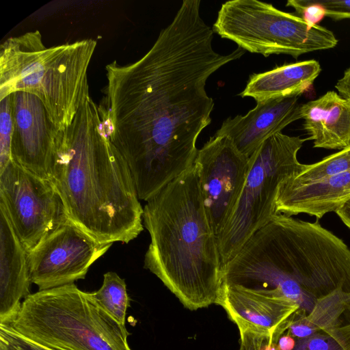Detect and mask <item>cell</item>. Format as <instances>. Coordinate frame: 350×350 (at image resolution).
<instances>
[{"mask_svg":"<svg viewBox=\"0 0 350 350\" xmlns=\"http://www.w3.org/2000/svg\"><path fill=\"white\" fill-rule=\"evenodd\" d=\"M200 3L183 1L139 59L105 66L100 115L139 200L148 201L194 164L197 139L211 122L214 108L206 81L245 52L214 50V32L201 17Z\"/></svg>","mask_w":350,"mask_h":350,"instance_id":"cell-1","label":"cell"},{"mask_svg":"<svg viewBox=\"0 0 350 350\" xmlns=\"http://www.w3.org/2000/svg\"><path fill=\"white\" fill-rule=\"evenodd\" d=\"M221 286L288 299L307 317L321 299L350 293V249L318 220L277 213L221 269Z\"/></svg>","mask_w":350,"mask_h":350,"instance_id":"cell-2","label":"cell"},{"mask_svg":"<svg viewBox=\"0 0 350 350\" xmlns=\"http://www.w3.org/2000/svg\"><path fill=\"white\" fill-rule=\"evenodd\" d=\"M50 180L68 219L97 241L128 243L143 230L131 172L90 96L64 131Z\"/></svg>","mask_w":350,"mask_h":350,"instance_id":"cell-3","label":"cell"},{"mask_svg":"<svg viewBox=\"0 0 350 350\" xmlns=\"http://www.w3.org/2000/svg\"><path fill=\"white\" fill-rule=\"evenodd\" d=\"M146 202L143 220L150 243L144 268L189 310L216 304L220 256L194 164Z\"/></svg>","mask_w":350,"mask_h":350,"instance_id":"cell-4","label":"cell"},{"mask_svg":"<svg viewBox=\"0 0 350 350\" xmlns=\"http://www.w3.org/2000/svg\"><path fill=\"white\" fill-rule=\"evenodd\" d=\"M96 45L88 38L46 47L39 30L8 38L0 46V100L31 94L64 131L90 97L88 70Z\"/></svg>","mask_w":350,"mask_h":350,"instance_id":"cell-5","label":"cell"},{"mask_svg":"<svg viewBox=\"0 0 350 350\" xmlns=\"http://www.w3.org/2000/svg\"><path fill=\"white\" fill-rule=\"evenodd\" d=\"M8 325L51 350H131L130 332L75 283L30 294Z\"/></svg>","mask_w":350,"mask_h":350,"instance_id":"cell-6","label":"cell"},{"mask_svg":"<svg viewBox=\"0 0 350 350\" xmlns=\"http://www.w3.org/2000/svg\"><path fill=\"white\" fill-rule=\"evenodd\" d=\"M306 140L279 132L267 139L250 157L252 164L241 194L217 237L221 269L277 214L280 187L306 167L297 159V152Z\"/></svg>","mask_w":350,"mask_h":350,"instance_id":"cell-7","label":"cell"},{"mask_svg":"<svg viewBox=\"0 0 350 350\" xmlns=\"http://www.w3.org/2000/svg\"><path fill=\"white\" fill-rule=\"evenodd\" d=\"M213 32L239 47L265 57L284 54L297 59L338 44L334 33L319 25L311 26L301 17L257 0L223 3L213 25Z\"/></svg>","mask_w":350,"mask_h":350,"instance_id":"cell-8","label":"cell"},{"mask_svg":"<svg viewBox=\"0 0 350 350\" xmlns=\"http://www.w3.org/2000/svg\"><path fill=\"white\" fill-rule=\"evenodd\" d=\"M0 204L27 252L69 220L52 182L12 160L0 171Z\"/></svg>","mask_w":350,"mask_h":350,"instance_id":"cell-9","label":"cell"},{"mask_svg":"<svg viewBox=\"0 0 350 350\" xmlns=\"http://www.w3.org/2000/svg\"><path fill=\"white\" fill-rule=\"evenodd\" d=\"M112 244L97 241L68 220L28 252L31 282L43 291L84 279Z\"/></svg>","mask_w":350,"mask_h":350,"instance_id":"cell-10","label":"cell"},{"mask_svg":"<svg viewBox=\"0 0 350 350\" xmlns=\"http://www.w3.org/2000/svg\"><path fill=\"white\" fill-rule=\"evenodd\" d=\"M252 164L226 136L211 137L198 150L194 161L204 206L217 237L230 219Z\"/></svg>","mask_w":350,"mask_h":350,"instance_id":"cell-11","label":"cell"},{"mask_svg":"<svg viewBox=\"0 0 350 350\" xmlns=\"http://www.w3.org/2000/svg\"><path fill=\"white\" fill-rule=\"evenodd\" d=\"M12 105V160L51 180L64 131L55 126L43 103L34 95L14 92Z\"/></svg>","mask_w":350,"mask_h":350,"instance_id":"cell-12","label":"cell"},{"mask_svg":"<svg viewBox=\"0 0 350 350\" xmlns=\"http://www.w3.org/2000/svg\"><path fill=\"white\" fill-rule=\"evenodd\" d=\"M301 96L295 94L258 101L245 116L224 120L215 135L229 137L241 153L250 157L269 137L301 119Z\"/></svg>","mask_w":350,"mask_h":350,"instance_id":"cell-13","label":"cell"},{"mask_svg":"<svg viewBox=\"0 0 350 350\" xmlns=\"http://www.w3.org/2000/svg\"><path fill=\"white\" fill-rule=\"evenodd\" d=\"M28 252L0 204V325H8L18 313L22 299L30 293Z\"/></svg>","mask_w":350,"mask_h":350,"instance_id":"cell-14","label":"cell"},{"mask_svg":"<svg viewBox=\"0 0 350 350\" xmlns=\"http://www.w3.org/2000/svg\"><path fill=\"white\" fill-rule=\"evenodd\" d=\"M349 199L350 170L306 183L285 181L279 188L275 211L288 216L306 213L319 219L336 213Z\"/></svg>","mask_w":350,"mask_h":350,"instance_id":"cell-15","label":"cell"},{"mask_svg":"<svg viewBox=\"0 0 350 350\" xmlns=\"http://www.w3.org/2000/svg\"><path fill=\"white\" fill-rule=\"evenodd\" d=\"M304 129L314 148L342 150L350 146V101L334 91L301 105Z\"/></svg>","mask_w":350,"mask_h":350,"instance_id":"cell-16","label":"cell"},{"mask_svg":"<svg viewBox=\"0 0 350 350\" xmlns=\"http://www.w3.org/2000/svg\"><path fill=\"white\" fill-rule=\"evenodd\" d=\"M237 325L267 330L271 334L299 310L288 299H273L237 288L221 286L216 301Z\"/></svg>","mask_w":350,"mask_h":350,"instance_id":"cell-17","label":"cell"},{"mask_svg":"<svg viewBox=\"0 0 350 350\" xmlns=\"http://www.w3.org/2000/svg\"><path fill=\"white\" fill-rule=\"evenodd\" d=\"M321 71L319 62L305 60L284 64L262 73L254 74L240 93L256 102L272 98L303 94L313 84Z\"/></svg>","mask_w":350,"mask_h":350,"instance_id":"cell-18","label":"cell"},{"mask_svg":"<svg viewBox=\"0 0 350 350\" xmlns=\"http://www.w3.org/2000/svg\"><path fill=\"white\" fill-rule=\"evenodd\" d=\"M93 295L102 308L124 329L126 316L130 306L125 280L116 273L108 271L103 275L100 288Z\"/></svg>","mask_w":350,"mask_h":350,"instance_id":"cell-19","label":"cell"},{"mask_svg":"<svg viewBox=\"0 0 350 350\" xmlns=\"http://www.w3.org/2000/svg\"><path fill=\"white\" fill-rule=\"evenodd\" d=\"M295 341L293 350H350V322L320 329Z\"/></svg>","mask_w":350,"mask_h":350,"instance_id":"cell-20","label":"cell"},{"mask_svg":"<svg viewBox=\"0 0 350 350\" xmlns=\"http://www.w3.org/2000/svg\"><path fill=\"white\" fill-rule=\"evenodd\" d=\"M350 170V146L310 165L299 174L287 180L293 183L315 181Z\"/></svg>","mask_w":350,"mask_h":350,"instance_id":"cell-21","label":"cell"},{"mask_svg":"<svg viewBox=\"0 0 350 350\" xmlns=\"http://www.w3.org/2000/svg\"><path fill=\"white\" fill-rule=\"evenodd\" d=\"M13 116L12 94L0 100V171L12 161Z\"/></svg>","mask_w":350,"mask_h":350,"instance_id":"cell-22","label":"cell"},{"mask_svg":"<svg viewBox=\"0 0 350 350\" xmlns=\"http://www.w3.org/2000/svg\"><path fill=\"white\" fill-rule=\"evenodd\" d=\"M237 327L240 333L239 350H276L269 331L250 325Z\"/></svg>","mask_w":350,"mask_h":350,"instance_id":"cell-23","label":"cell"},{"mask_svg":"<svg viewBox=\"0 0 350 350\" xmlns=\"http://www.w3.org/2000/svg\"><path fill=\"white\" fill-rule=\"evenodd\" d=\"M287 7H291L305 22L311 26L318 23L326 16L324 8L314 0H288Z\"/></svg>","mask_w":350,"mask_h":350,"instance_id":"cell-24","label":"cell"},{"mask_svg":"<svg viewBox=\"0 0 350 350\" xmlns=\"http://www.w3.org/2000/svg\"><path fill=\"white\" fill-rule=\"evenodd\" d=\"M0 337L8 341L15 350H51L22 336L9 325H0Z\"/></svg>","mask_w":350,"mask_h":350,"instance_id":"cell-25","label":"cell"},{"mask_svg":"<svg viewBox=\"0 0 350 350\" xmlns=\"http://www.w3.org/2000/svg\"><path fill=\"white\" fill-rule=\"evenodd\" d=\"M325 10L326 16L334 21L350 18V0H314Z\"/></svg>","mask_w":350,"mask_h":350,"instance_id":"cell-26","label":"cell"},{"mask_svg":"<svg viewBox=\"0 0 350 350\" xmlns=\"http://www.w3.org/2000/svg\"><path fill=\"white\" fill-rule=\"evenodd\" d=\"M335 87L342 97L350 101V67L345 71Z\"/></svg>","mask_w":350,"mask_h":350,"instance_id":"cell-27","label":"cell"},{"mask_svg":"<svg viewBox=\"0 0 350 350\" xmlns=\"http://www.w3.org/2000/svg\"><path fill=\"white\" fill-rule=\"evenodd\" d=\"M342 221L350 229V199L336 212Z\"/></svg>","mask_w":350,"mask_h":350,"instance_id":"cell-28","label":"cell"},{"mask_svg":"<svg viewBox=\"0 0 350 350\" xmlns=\"http://www.w3.org/2000/svg\"><path fill=\"white\" fill-rule=\"evenodd\" d=\"M0 350H15V349L3 338L0 337Z\"/></svg>","mask_w":350,"mask_h":350,"instance_id":"cell-29","label":"cell"}]
</instances>
